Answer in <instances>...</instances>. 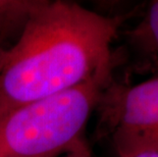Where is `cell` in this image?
<instances>
[{
    "label": "cell",
    "mask_w": 158,
    "mask_h": 157,
    "mask_svg": "<svg viewBox=\"0 0 158 157\" xmlns=\"http://www.w3.org/2000/svg\"><path fill=\"white\" fill-rule=\"evenodd\" d=\"M127 37L137 47L158 55V0L149 3L142 19Z\"/></svg>",
    "instance_id": "obj_5"
},
{
    "label": "cell",
    "mask_w": 158,
    "mask_h": 157,
    "mask_svg": "<svg viewBox=\"0 0 158 157\" xmlns=\"http://www.w3.org/2000/svg\"><path fill=\"white\" fill-rule=\"evenodd\" d=\"M124 19L47 0L7 48L0 68V114L76 88L118 63L111 45Z\"/></svg>",
    "instance_id": "obj_1"
},
{
    "label": "cell",
    "mask_w": 158,
    "mask_h": 157,
    "mask_svg": "<svg viewBox=\"0 0 158 157\" xmlns=\"http://www.w3.org/2000/svg\"><path fill=\"white\" fill-rule=\"evenodd\" d=\"M6 52H7V48L4 46V42L0 41V68L3 65L6 58Z\"/></svg>",
    "instance_id": "obj_8"
},
{
    "label": "cell",
    "mask_w": 158,
    "mask_h": 157,
    "mask_svg": "<svg viewBox=\"0 0 158 157\" xmlns=\"http://www.w3.org/2000/svg\"><path fill=\"white\" fill-rule=\"evenodd\" d=\"M116 157H158V150H135L117 153Z\"/></svg>",
    "instance_id": "obj_7"
},
{
    "label": "cell",
    "mask_w": 158,
    "mask_h": 157,
    "mask_svg": "<svg viewBox=\"0 0 158 157\" xmlns=\"http://www.w3.org/2000/svg\"><path fill=\"white\" fill-rule=\"evenodd\" d=\"M58 157H92L89 145L84 138Z\"/></svg>",
    "instance_id": "obj_6"
},
{
    "label": "cell",
    "mask_w": 158,
    "mask_h": 157,
    "mask_svg": "<svg viewBox=\"0 0 158 157\" xmlns=\"http://www.w3.org/2000/svg\"><path fill=\"white\" fill-rule=\"evenodd\" d=\"M95 111L96 137L109 139L115 154L158 150V76L135 85L112 79Z\"/></svg>",
    "instance_id": "obj_3"
},
{
    "label": "cell",
    "mask_w": 158,
    "mask_h": 157,
    "mask_svg": "<svg viewBox=\"0 0 158 157\" xmlns=\"http://www.w3.org/2000/svg\"><path fill=\"white\" fill-rule=\"evenodd\" d=\"M118 63L76 88L0 114V157H58L84 131Z\"/></svg>",
    "instance_id": "obj_2"
},
{
    "label": "cell",
    "mask_w": 158,
    "mask_h": 157,
    "mask_svg": "<svg viewBox=\"0 0 158 157\" xmlns=\"http://www.w3.org/2000/svg\"><path fill=\"white\" fill-rule=\"evenodd\" d=\"M47 0H0V41L19 38Z\"/></svg>",
    "instance_id": "obj_4"
}]
</instances>
